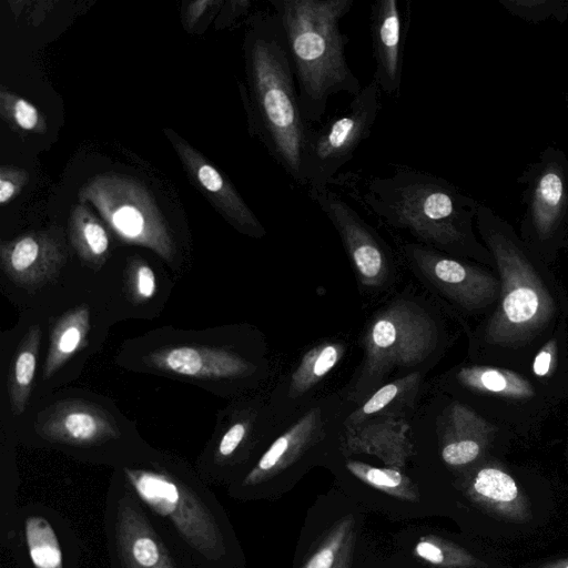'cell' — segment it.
Masks as SVG:
<instances>
[{"instance_id": "obj_1", "label": "cell", "mask_w": 568, "mask_h": 568, "mask_svg": "<svg viewBox=\"0 0 568 568\" xmlns=\"http://www.w3.org/2000/svg\"><path fill=\"white\" fill-rule=\"evenodd\" d=\"M476 226L500 281L494 311L469 332L474 363L526 372L535 353L568 318V291L515 229L479 204Z\"/></svg>"}, {"instance_id": "obj_2", "label": "cell", "mask_w": 568, "mask_h": 568, "mask_svg": "<svg viewBox=\"0 0 568 568\" xmlns=\"http://www.w3.org/2000/svg\"><path fill=\"white\" fill-rule=\"evenodd\" d=\"M385 225L407 231L418 244L473 261L496 272L474 223L479 204L442 176L403 164L389 175L338 173L329 183Z\"/></svg>"}, {"instance_id": "obj_3", "label": "cell", "mask_w": 568, "mask_h": 568, "mask_svg": "<svg viewBox=\"0 0 568 568\" xmlns=\"http://www.w3.org/2000/svg\"><path fill=\"white\" fill-rule=\"evenodd\" d=\"M113 470L176 538L194 568H237L240 550L229 518L187 459L149 444Z\"/></svg>"}, {"instance_id": "obj_4", "label": "cell", "mask_w": 568, "mask_h": 568, "mask_svg": "<svg viewBox=\"0 0 568 568\" xmlns=\"http://www.w3.org/2000/svg\"><path fill=\"white\" fill-rule=\"evenodd\" d=\"M114 364L126 372L150 374L237 398L258 377L260 364L239 325L183 329L163 325L121 343Z\"/></svg>"}, {"instance_id": "obj_5", "label": "cell", "mask_w": 568, "mask_h": 568, "mask_svg": "<svg viewBox=\"0 0 568 568\" xmlns=\"http://www.w3.org/2000/svg\"><path fill=\"white\" fill-rule=\"evenodd\" d=\"M10 432L24 447L55 450L77 462L111 469L149 445L135 422L111 398L75 387H63L33 402Z\"/></svg>"}, {"instance_id": "obj_6", "label": "cell", "mask_w": 568, "mask_h": 568, "mask_svg": "<svg viewBox=\"0 0 568 568\" xmlns=\"http://www.w3.org/2000/svg\"><path fill=\"white\" fill-rule=\"evenodd\" d=\"M250 121L270 155L305 187L302 155L312 125L302 114L284 29L277 13L256 17L245 40Z\"/></svg>"}, {"instance_id": "obj_7", "label": "cell", "mask_w": 568, "mask_h": 568, "mask_svg": "<svg viewBox=\"0 0 568 568\" xmlns=\"http://www.w3.org/2000/svg\"><path fill=\"white\" fill-rule=\"evenodd\" d=\"M291 54L298 102L312 125L321 123L332 94L357 95L362 85L345 58L347 34L341 20L354 0H271Z\"/></svg>"}, {"instance_id": "obj_8", "label": "cell", "mask_w": 568, "mask_h": 568, "mask_svg": "<svg viewBox=\"0 0 568 568\" xmlns=\"http://www.w3.org/2000/svg\"><path fill=\"white\" fill-rule=\"evenodd\" d=\"M32 307L43 313L47 331L33 403L79 378L119 322L94 275L80 263L59 287Z\"/></svg>"}, {"instance_id": "obj_9", "label": "cell", "mask_w": 568, "mask_h": 568, "mask_svg": "<svg viewBox=\"0 0 568 568\" xmlns=\"http://www.w3.org/2000/svg\"><path fill=\"white\" fill-rule=\"evenodd\" d=\"M446 388L513 436L536 434L560 402L550 396L526 372L470 362L450 371Z\"/></svg>"}, {"instance_id": "obj_10", "label": "cell", "mask_w": 568, "mask_h": 568, "mask_svg": "<svg viewBox=\"0 0 568 568\" xmlns=\"http://www.w3.org/2000/svg\"><path fill=\"white\" fill-rule=\"evenodd\" d=\"M78 199L95 207L121 243L151 251L176 280L183 276L186 256L141 181L121 173H101L81 186Z\"/></svg>"}, {"instance_id": "obj_11", "label": "cell", "mask_w": 568, "mask_h": 568, "mask_svg": "<svg viewBox=\"0 0 568 568\" xmlns=\"http://www.w3.org/2000/svg\"><path fill=\"white\" fill-rule=\"evenodd\" d=\"M103 527L111 568H194L176 538L113 469Z\"/></svg>"}, {"instance_id": "obj_12", "label": "cell", "mask_w": 568, "mask_h": 568, "mask_svg": "<svg viewBox=\"0 0 568 568\" xmlns=\"http://www.w3.org/2000/svg\"><path fill=\"white\" fill-rule=\"evenodd\" d=\"M75 258L60 223L27 231L0 242L1 292L21 311L59 287Z\"/></svg>"}, {"instance_id": "obj_13", "label": "cell", "mask_w": 568, "mask_h": 568, "mask_svg": "<svg viewBox=\"0 0 568 568\" xmlns=\"http://www.w3.org/2000/svg\"><path fill=\"white\" fill-rule=\"evenodd\" d=\"M517 182L526 206L519 236L548 265L568 248V156L555 146L542 150Z\"/></svg>"}, {"instance_id": "obj_14", "label": "cell", "mask_w": 568, "mask_h": 568, "mask_svg": "<svg viewBox=\"0 0 568 568\" xmlns=\"http://www.w3.org/2000/svg\"><path fill=\"white\" fill-rule=\"evenodd\" d=\"M438 343V325L424 308L409 301L388 305L372 320L365 333L358 392L373 389L394 368L418 365Z\"/></svg>"}, {"instance_id": "obj_15", "label": "cell", "mask_w": 568, "mask_h": 568, "mask_svg": "<svg viewBox=\"0 0 568 568\" xmlns=\"http://www.w3.org/2000/svg\"><path fill=\"white\" fill-rule=\"evenodd\" d=\"M382 91L372 81L353 97L347 109L310 131L302 155L305 189L328 187L357 148L369 138L382 108Z\"/></svg>"}, {"instance_id": "obj_16", "label": "cell", "mask_w": 568, "mask_h": 568, "mask_svg": "<svg viewBox=\"0 0 568 568\" xmlns=\"http://www.w3.org/2000/svg\"><path fill=\"white\" fill-rule=\"evenodd\" d=\"M263 413L261 402L240 397L217 412L213 432L194 464L207 485H229L251 466Z\"/></svg>"}, {"instance_id": "obj_17", "label": "cell", "mask_w": 568, "mask_h": 568, "mask_svg": "<svg viewBox=\"0 0 568 568\" xmlns=\"http://www.w3.org/2000/svg\"><path fill=\"white\" fill-rule=\"evenodd\" d=\"M404 252L414 267L459 313L484 320L494 311L500 281L488 266L418 243L406 244Z\"/></svg>"}, {"instance_id": "obj_18", "label": "cell", "mask_w": 568, "mask_h": 568, "mask_svg": "<svg viewBox=\"0 0 568 568\" xmlns=\"http://www.w3.org/2000/svg\"><path fill=\"white\" fill-rule=\"evenodd\" d=\"M93 275L118 322L158 317L176 281L138 252L124 255L120 263L111 256Z\"/></svg>"}, {"instance_id": "obj_19", "label": "cell", "mask_w": 568, "mask_h": 568, "mask_svg": "<svg viewBox=\"0 0 568 568\" xmlns=\"http://www.w3.org/2000/svg\"><path fill=\"white\" fill-rule=\"evenodd\" d=\"M82 544L57 509L38 503L19 507L8 549L19 568H80Z\"/></svg>"}, {"instance_id": "obj_20", "label": "cell", "mask_w": 568, "mask_h": 568, "mask_svg": "<svg viewBox=\"0 0 568 568\" xmlns=\"http://www.w3.org/2000/svg\"><path fill=\"white\" fill-rule=\"evenodd\" d=\"M47 334L43 313L38 307L21 311L17 326L2 338L8 353L1 365L4 390L1 399V426L13 430L30 409L39 375L41 346Z\"/></svg>"}, {"instance_id": "obj_21", "label": "cell", "mask_w": 568, "mask_h": 568, "mask_svg": "<svg viewBox=\"0 0 568 568\" xmlns=\"http://www.w3.org/2000/svg\"><path fill=\"white\" fill-rule=\"evenodd\" d=\"M306 193L335 226L359 283L365 287H381L390 275L392 260L377 231L329 186L308 189Z\"/></svg>"}, {"instance_id": "obj_22", "label": "cell", "mask_w": 568, "mask_h": 568, "mask_svg": "<svg viewBox=\"0 0 568 568\" xmlns=\"http://www.w3.org/2000/svg\"><path fill=\"white\" fill-rule=\"evenodd\" d=\"M439 448L443 462L466 471L494 457L490 452L501 440L514 437L469 406L453 398L446 406L439 425Z\"/></svg>"}, {"instance_id": "obj_23", "label": "cell", "mask_w": 568, "mask_h": 568, "mask_svg": "<svg viewBox=\"0 0 568 568\" xmlns=\"http://www.w3.org/2000/svg\"><path fill=\"white\" fill-rule=\"evenodd\" d=\"M324 414L320 407L310 409L281 434L270 447L227 485L234 498H247L260 486L296 463L324 437Z\"/></svg>"}, {"instance_id": "obj_24", "label": "cell", "mask_w": 568, "mask_h": 568, "mask_svg": "<svg viewBox=\"0 0 568 568\" xmlns=\"http://www.w3.org/2000/svg\"><path fill=\"white\" fill-rule=\"evenodd\" d=\"M410 3L398 0H375L369 10L375 71L373 80L382 92L398 98L402 88L404 51L410 26Z\"/></svg>"}, {"instance_id": "obj_25", "label": "cell", "mask_w": 568, "mask_h": 568, "mask_svg": "<svg viewBox=\"0 0 568 568\" xmlns=\"http://www.w3.org/2000/svg\"><path fill=\"white\" fill-rule=\"evenodd\" d=\"M186 173L224 219L240 233L261 239L265 227L230 180L183 139L170 134Z\"/></svg>"}, {"instance_id": "obj_26", "label": "cell", "mask_w": 568, "mask_h": 568, "mask_svg": "<svg viewBox=\"0 0 568 568\" xmlns=\"http://www.w3.org/2000/svg\"><path fill=\"white\" fill-rule=\"evenodd\" d=\"M462 488L473 504L495 518L523 524L531 517L525 490L495 456L468 469L463 477Z\"/></svg>"}, {"instance_id": "obj_27", "label": "cell", "mask_w": 568, "mask_h": 568, "mask_svg": "<svg viewBox=\"0 0 568 568\" xmlns=\"http://www.w3.org/2000/svg\"><path fill=\"white\" fill-rule=\"evenodd\" d=\"M65 230L71 250L81 266L92 274L101 272L113 254L110 236L87 204L78 203L72 207Z\"/></svg>"}, {"instance_id": "obj_28", "label": "cell", "mask_w": 568, "mask_h": 568, "mask_svg": "<svg viewBox=\"0 0 568 568\" xmlns=\"http://www.w3.org/2000/svg\"><path fill=\"white\" fill-rule=\"evenodd\" d=\"M526 373L558 402L568 397V318L535 353Z\"/></svg>"}, {"instance_id": "obj_29", "label": "cell", "mask_w": 568, "mask_h": 568, "mask_svg": "<svg viewBox=\"0 0 568 568\" xmlns=\"http://www.w3.org/2000/svg\"><path fill=\"white\" fill-rule=\"evenodd\" d=\"M347 446L352 452L374 454L396 469L404 467L410 454L404 428L390 420H366L351 427Z\"/></svg>"}, {"instance_id": "obj_30", "label": "cell", "mask_w": 568, "mask_h": 568, "mask_svg": "<svg viewBox=\"0 0 568 568\" xmlns=\"http://www.w3.org/2000/svg\"><path fill=\"white\" fill-rule=\"evenodd\" d=\"M16 436L1 427L0 442V546L9 549L16 528L19 510L18 491L20 477L17 462Z\"/></svg>"}, {"instance_id": "obj_31", "label": "cell", "mask_w": 568, "mask_h": 568, "mask_svg": "<svg viewBox=\"0 0 568 568\" xmlns=\"http://www.w3.org/2000/svg\"><path fill=\"white\" fill-rule=\"evenodd\" d=\"M343 354L339 342H323L308 349L291 375L288 395L300 397L313 388L338 364Z\"/></svg>"}, {"instance_id": "obj_32", "label": "cell", "mask_w": 568, "mask_h": 568, "mask_svg": "<svg viewBox=\"0 0 568 568\" xmlns=\"http://www.w3.org/2000/svg\"><path fill=\"white\" fill-rule=\"evenodd\" d=\"M414 555L437 568H484L486 564L464 547L445 538L427 535L418 539Z\"/></svg>"}, {"instance_id": "obj_33", "label": "cell", "mask_w": 568, "mask_h": 568, "mask_svg": "<svg viewBox=\"0 0 568 568\" xmlns=\"http://www.w3.org/2000/svg\"><path fill=\"white\" fill-rule=\"evenodd\" d=\"M346 467L359 480L385 494L408 501L419 499L417 487L399 469L374 467L357 460L347 462Z\"/></svg>"}, {"instance_id": "obj_34", "label": "cell", "mask_w": 568, "mask_h": 568, "mask_svg": "<svg viewBox=\"0 0 568 568\" xmlns=\"http://www.w3.org/2000/svg\"><path fill=\"white\" fill-rule=\"evenodd\" d=\"M418 381L419 374L412 373L382 386L346 418L345 425L354 427L366 422L371 416L383 412L397 398L413 390L417 386Z\"/></svg>"}, {"instance_id": "obj_35", "label": "cell", "mask_w": 568, "mask_h": 568, "mask_svg": "<svg viewBox=\"0 0 568 568\" xmlns=\"http://www.w3.org/2000/svg\"><path fill=\"white\" fill-rule=\"evenodd\" d=\"M0 115L9 125L26 132L42 134L47 121L36 105L4 88L0 90Z\"/></svg>"}, {"instance_id": "obj_36", "label": "cell", "mask_w": 568, "mask_h": 568, "mask_svg": "<svg viewBox=\"0 0 568 568\" xmlns=\"http://www.w3.org/2000/svg\"><path fill=\"white\" fill-rule=\"evenodd\" d=\"M513 16L538 23L555 19L564 23L568 19V0H498Z\"/></svg>"}, {"instance_id": "obj_37", "label": "cell", "mask_w": 568, "mask_h": 568, "mask_svg": "<svg viewBox=\"0 0 568 568\" xmlns=\"http://www.w3.org/2000/svg\"><path fill=\"white\" fill-rule=\"evenodd\" d=\"M353 529V517L347 516L337 521L302 568H333L348 534Z\"/></svg>"}, {"instance_id": "obj_38", "label": "cell", "mask_w": 568, "mask_h": 568, "mask_svg": "<svg viewBox=\"0 0 568 568\" xmlns=\"http://www.w3.org/2000/svg\"><path fill=\"white\" fill-rule=\"evenodd\" d=\"M29 181V173L21 168L13 165L0 166V204L11 202L26 186Z\"/></svg>"}, {"instance_id": "obj_39", "label": "cell", "mask_w": 568, "mask_h": 568, "mask_svg": "<svg viewBox=\"0 0 568 568\" xmlns=\"http://www.w3.org/2000/svg\"><path fill=\"white\" fill-rule=\"evenodd\" d=\"M354 529L348 534L333 568H349L354 550Z\"/></svg>"}, {"instance_id": "obj_40", "label": "cell", "mask_w": 568, "mask_h": 568, "mask_svg": "<svg viewBox=\"0 0 568 568\" xmlns=\"http://www.w3.org/2000/svg\"><path fill=\"white\" fill-rule=\"evenodd\" d=\"M210 4H212V2L207 0L191 2L186 11V19L189 24L193 26L202 17L206 10V7Z\"/></svg>"}, {"instance_id": "obj_41", "label": "cell", "mask_w": 568, "mask_h": 568, "mask_svg": "<svg viewBox=\"0 0 568 568\" xmlns=\"http://www.w3.org/2000/svg\"><path fill=\"white\" fill-rule=\"evenodd\" d=\"M538 568H568V557L546 561L538 566Z\"/></svg>"}, {"instance_id": "obj_42", "label": "cell", "mask_w": 568, "mask_h": 568, "mask_svg": "<svg viewBox=\"0 0 568 568\" xmlns=\"http://www.w3.org/2000/svg\"><path fill=\"white\" fill-rule=\"evenodd\" d=\"M567 105H568V98H567Z\"/></svg>"}, {"instance_id": "obj_43", "label": "cell", "mask_w": 568, "mask_h": 568, "mask_svg": "<svg viewBox=\"0 0 568 568\" xmlns=\"http://www.w3.org/2000/svg\"><path fill=\"white\" fill-rule=\"evenodd\" d=\"M567 399H568V397H567Z\"/></svg>"}]
</instances>
